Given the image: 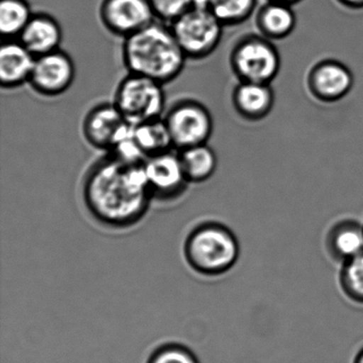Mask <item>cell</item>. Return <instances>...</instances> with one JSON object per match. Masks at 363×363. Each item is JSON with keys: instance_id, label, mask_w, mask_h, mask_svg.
<instances>
[{"instance_id": "cell-17", "label": "cell", "mask_w": 363, "mask_h": 363, "mask_svg": "<svg viewBox=\"0 0 363 363\" xmlns=\"http://www.w3.org/2000/svg\"><path fill=\"white\" fill-rule=\"evenodd\" d=\"M256 21L261 35L271 41L286 39L296 27V16L292 6L269 0L257 11Z\"/></svg>"}, {"instance_id": "cell-25", "label": "cell", "mask_w": 363, "mask_h": 363, "mask_svg": "<svg viewBox=\"0 0 363 363\" xmlns=\"http://www.w3.org/2000/svg\"><path fill=\"white\" fill-rule=\"evenodd\" d=\"M342 7L347 8L350 10L363 9V0H335Z\"/></svg>"}, {"instance_id": "cell-24", "label": "cell", "mask_w": 363, "mask_h": 363, "mask_svg": "<svg viewBox=\"0 0 363 363\" xmlns=\"http://www.w3.org/2000/svg\"><path fill=\"white\" fill-rule=\"evenodd\" d=\"M155 18L169 26L193 8L192 0H150Z\"/></svg>"}, {"instance_id": "cell-22", "label": "cell", "mask_w": 363, "mask_h": 363, "mask_svg": "<svg viewBox=\"0 0 363 363\" xmlns=\"http://www.w3.org/2000/svg\"><path fill=\"white\" fill-rule=\"evenodd\" d=\"M340 288L352 303L363 305V254L341 264Z\"/></svg>"}, {"instance_id": "cell-4", "label": "cell", "mask_w": 363, "mask_h": 363, "mask_svg": "<svg viewBox=\"0 0 363 363\" xmlns=\"http://www.w3.org/2000/svg\"><path fill=\"white\" fill-rule=\"evenodd\" d=\"M163 86L150 78L128 74L118 84L113 104L133 126L161 118L167 104Z\"/></svg>"}, {"instance_id": "cell-15", "label": "cell", "mask_w": 363, "mask_h": 363, "mask_svg": "<svg viewBox=\"0 0 363 363\" xmlns=\"http://www.w3.org/2000/svg\"><path fill=\"white\" fill-rule=\"evenodd\" d=\"M18 39L37 58L60 50L63 31L60 24L52 16L35 14Z\"/></svg>"}, {"instance_id": "cell-16", "label": "cell", "mask_w": 363, "mask_h": 363, "mask_svg": "<svg viewBox=\"0 0 363 363\" xmlns=\"http://www.w3.org/2000/svg\"><path fill=\"white\" fill-rule=\"evenodd\" d=\"M329 257L343 264L363 254V225L354 220H340L327 233L325 241Z\"/></svg>"}, {"instance_id": "cell-8", "label": "cell", "mask_w": 363, "mask_h": 363, "mask_svg": "<svg viewBox=\"0 0 363 363\" xmlns=\"http://www.w3.org/2000/svg\"><path fill=\"white\" fill-rule=\"evenodd\" d=\"M148 186L154 199L174 201L182 196L189 182L179 152L173 150L148 157L143 164Z\"/></svg>"}, {"instance_id": "cell-10", "label": "cell", "mask_w": 363, "mask_h": 363, "mask_svg": "<svg viewBox=\"0 0 363 363\" xmlns=\"http://www.w3.org/2000/svg\"><path fill=\"white\" fill-rule=\"evenodd\" d=\"M133 128L113 103L101 104L91 109L82 124L86 141L93 147L108 152Z\"/></svg>"}, {"instance_id": "cell-11", "label": "cell", "mask_w": 363, "mask_h": 363, "mask_svg": "<svg viewBox=\"0 0 363 363\" xmlns=\"http://www.w3.org/2000/svg\"><path fill=\"white\" fill-rule=\"evenodd\" d=\"M101 20L112 35L127 38L155 22L150 0H105Z\"/></svg>"}, {"instance_id": "cell-23", "label": "cell", "mask_w": 363, "mask_h": 363, "mask_svg": "<svg viewBox=\"0 0 363 363\" xmlns=\"http://www.w3.org/2000/svg\"><path fill=\"white\" fill-rule=\"evenodd\" d=\"M146 363H199L196 354L177 343H167L157 347Z\"/></svg>"}, {"instance_id": "cell-28", "label": "cell", "mask_w": 363, "mask_h": 363, "mask_svg": "<svg viewBox=\"0 0 363 363\" xmlns=\"http://www.w3.org/2000/svg\"><path fill=\"white\" fill-rule=\"evenodd\" d=\"M352 363H363V347L359 350V352H357L356 356H354V361Z\"/></svg>"}, {"instance_id": "cell-6", "label": "cell", "mask_w": 363, "mask_h": 363, "mask_svg": "<svg viewBox=\"0 0 363 363\" xmlns=\"http://www.w3.org/2000/svg\"><path fill=\"white\" fill-rule=\"evenodd\" d=\"M176 41L186 59L201 60L216 52L224 26L209 9L192 8L171 25Z\"/></svg>"}, {"instance_id": "cell-9", "label": "cell", "mask_w": 363, "mask_h": 363, "mask_svg": "<svg viewBox=\"0 0 363 363\" xmlns=\"http://www.w3.org/2000/svg\"><path fill=\"white\" fill-rule=\"evenodd\" d=\"M75 77L73 59L59 50L35 58L29 84L40 95L56 97L71 88Z\"/></svg>"}, {"instance_id": "cell-20", "label": "cell", "mask_w": 363, "mask_h": 363, "mask_svg": "<svg viewBox=\"0 0 363 363\" xmlns=\"http://www.w3.org/2000/svg\"><path fill=\"white\" fill-rule=\"evenodd\" d=\"M33 16L30 6L26 0H1L0 33L4 39L20 38Z\"/></svg>"}, {"instance_id": "cell-26", "label": "cell", "mask_w": 363, "mask_h": 363, "mask_svg": "<svg viewBox=\"0 0 363 363\" xmlns=\"http://www.w3.org/2000/svg\"><path fill=\"white\" fill-rule=\"evenodd\" d=\"M211 0H192L193 8L197 9H209Z\"/></svg>"}, {"instance_id": "cell-2", "label": "cell", "mask_w": 363, "mask_h": 363, "mask_svg": "<svg viewBox=\"0 0 363 363\" xmlns=\"http://www.w3.org/2000/svg\"><path fill=\"white\" fill-rule=\"evenodd\" d=\"M122 55L129 74L162 84L179 77L188 60L171 27L157 22L125 38Z\"/></svg>"}, {"instance_id": "cell-7", "label": "cell", "mask_w": 363, "mask_h": 363, "mask_svg": "<svg viewBox=\"0 0 363 363\" xmlns=\"http://www.w3.org/2000/svg\"><path fill=\"white\" fill-rule=\"evenodd\" d=\"M164 118L174 148L184 150L207 144L213 133V118L203 104L196 101H178Z\"/></svg>"}, {"instance_id": "cell-18", "label": "cell", "mask_w": 363, "mask_h": 363, "mask_svg": "<svg viewBox=\"0 0 363 363\" xmlns=\"http://www.w3.org/2000/svg\"><path fill=\"white\" fill-rule=\"evenodd\" d=\"M179 156L190 184L207 182L218 169V156L208 144L180 150Z\"/></svg>"}, {"instance_id": "cell-3", "label": "cell", "mask_w": 363, "mask_h": 363, "mask_svg": "<svg viewBox=\"0 0 363 363\" xmlns=\"http://www.w3.org/2000/svg\"><path fill=\"white\" fill-rule=\"evenodd\" d=\"M184 254L193 271L206 277H218L237 264L240 244L233 230L225 225L203 223L189 233Z\"/></svg>"}, {"instance_id": "cell-21", "label": "cell", "mask_w": 363, "mask_h": 363, "mask_svg": "<svg viewBox=\"0 0 363 363\" xmlns=\"http://www.w3.org/2000/svg\"><path fill=\"white\" fill-rule=\"evenodd\" d=\"M258 0H211L209 10L223 26L243 24L256 11Z\"/></svg>"}, {"instance_id": "cell-14", "label": "cell", "mask_w": 363, "mask_h": 363, "mask_svg": "<svg viewBox=\"0 0 363 363\" xmlns=\"http://www.w3.org/2000/svg\"><path fill=\"white\" fill-rule=\"evenodd\" d=\"M275 103L271 84L239 82L233 92V105L241 118L250 122L267 118Z\"/></svg>"}, {"instance_id": "cell-27", "label": "cell", "mask_w": 363, "mask_h": 363, "mask_svg": "<svg viewBox=\"0 0 363 363\" xmlns=\"http://www.w3.org/2000/svg\"><path fill=\"white\" fill-rule=\"evenodd\" d=\"M269 1H277V3L286 4L293 7L296 4L301 3V0H269Z\"/></svg>"}, {"instance_id": "cell-13", "label": "cell", "mask_w": 363, "mask_h": 363, "mask_svg": "<svg viewBox=\"0 0 363 363\" xmlns=\"http://www.w3.org/2000/svg\"><path fill=\"white\" fill-rule=\"evenodd\" d=\"M35 57L21 43L8 40L0 48V84L4 89H16L29 84Z\"/></svg>"}, {"instance_id": "cell-1", "label": "cell", "mask_w": 363, "mask_h": 363, "mask_svg": "<svg viewBox=\"0 0 363 363\" xmlns=\"http://www.w3.org/2000/svg\"><path fill=\"white\" fill-rule=\"evenodd\" d=\"M143 164L108 154L89 169L84 201L96 222L108 228L126 229L143 220L154 199Z\"/></svg>"}, {"instance_id": "cell-5", "label": "cell", "mask_w": 363, "mask_h": 363, "mask_svg": "<svg viewBox=\"0 0 363 363\" xmlns=\"http://www.w3.org/2000/svg\"><path fill=\"white\" fill-rule=\"evenodd\" d=\"M230 67L239 82L271 84L279 73L281 59L271 40L248 35L233 48Z\"/></svg>"}, {"instance_id": "cell-12", "label": "cell", "mask_w": 363, "mask_h": 363, "mask_svg": "<svg viewBox=\"0 0 363 363\" xmlns=\"http://www.w3.org/2000/svg\"><path fill=\"white\" fill-rule=\"evenodd\" d=\"M354 86V75L343 63L324 60L316 63L308 75V88L318 101L335 103L347 96Z\"/></svg>"}, {"instance_id": "cell-19", "label": "cell", "mask_w": 363, "mask_h": 363, "mask_svg": "<svg viewBox=\"0 0 363 363\" xmlns=\"http://www.w3.org/2000/svg\"><path fill=\"white\" fill-rule=\"evenodd\" d=\"M133 135L138 145L147 158L174 148L164 118H157L137 125L133 128Z\"/></svg>"}]
</instances>
